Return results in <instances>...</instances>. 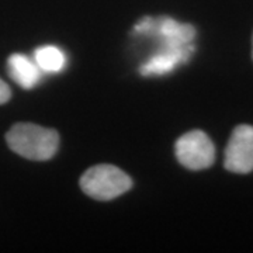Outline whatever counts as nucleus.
Listing matches in <instances>:
<instances>
[{
    "instance_id": "f257e3e1",
    "label": "nucleus",
    "mask_w": 253,
    "mask_h": 253,
    "mask_svg": "<svg viewBox=\"0 0 253 253\" xmlns=\"http://www.w3.org/2000/svg\"><path fill=\"white\" fill-rule=\"evenodd\" d=\"M6 141L11 151L31 161L51 159L59 146V135L55 129L31 123H18L11 126Z\"/></svg>"
},
{
    "instance_id": "f03ea898",
    "label": "nucleus",
    "mask_w": 253,
    "mask_h": 253,
    "mask_svg": "<svg viewBox=\"0 0 253 253\" xmlns=\"http://www.w3.org/2000/svg\"><path fill=\"white\" fill-rule=\"evenodd\" d=\"M132 180L121 169L111 165H97L86 170L81 179L82 190L91 199L109 201L131 189Z\"/></svg>"
},
{
    "instance_id": "7ed1b4c3",
    "label": "nucleus",
    "mask_w": 253,
    "mask_h": 253,
    "mask_svg": "<svg viewBox=\"0 0 253 253\" xmlns=\"http://www.w3.org/2000/svg\"><path fill=\"white\" fill-rule=\"evenodd\" d=\"M177 161L187 169L201 170L210 168L215 159V148L206 132L194 129L181 135L176 142Z\"/></svg>"
},
{
    "instance_id": "20e7f679",
    "label": "nucleus",
    "mask_w": 253,
    "mask_h": 253,
    "mask_svg": "<svg viewBox=\"0 0 253 253\" xmlns=\"http://www.w3.org/2000/svg\"><path fill=\"white\" fill-rule=\"evenodd\" d=\"M225 169L245 174L253 170V126H238L234 129L225 151Z\"/></svg>"
},
{
    "instance_id": "39448f33",
    "label": "nucleus",
    "mask_w": 253,
    "mask_h": 253,
    "mask_svg": "<svg viewBox=\"0 0 253 253\" xmlns=\"http://www.w3.org/2000/svg\"><path fill=\"white\" fill-rule=\"evenodd\" d=\"M193 45L184 48H165L161 54L152 56L141 68V72L145 76L148 75H165L173 71L179 63L186 62L193 52Z\"/></svg>"
},
{
    "instance_id": "423d86ee",
    "label": "nucleus",
    "mask_w": 253,
    "mask_h": 253,
    "mask_svg": "<svg viewBox=\"0 0 253 253\" xmlns=\"http://www.w3.org/2000/svg\"><path fill=\"white\" fill-rule=\"evenodd\" d=\"M7 68L11 79L23 89H33L41 79V69L34 59L26 55L13 54L7 61Z\"/></svg>"
},
{
    "instance_id": "0eeeda50",
    "label": "nucleus",
    "mask_w": 253,
    "mask_h": 253,
    "mask_svg": "<svg viewBox=\"0 0 253 253\" xmlns=\"http://www.w3.org/2000/svg\"><path fill=\"white\" fill-rule=\"evenodd\" d=\"M156 30L159 36L165 40L166 48H184L191 45L194 40L196 30L190 24H180L176 20L169 17H163L156 24Z\"/></svg>"
},
{
    "instance_id": "6e6552de",
    "label": "nucleus",
    "mask_w": 253,
    "mask_h": 253,
    "mask_svg": "<svg viewBox=\"0 0 253 253\" xmlns=\"http://www.w3.org/2000/svg\"><path fill=\"white\" fill-rule=\"evenodd\" d=\"M34 61L42 72L56 73L61 72L65 68L66 56L62 49H59L58 46L45 45L37 49L34 54Z\"/></svg>"
},
{
    "instance_id": "1a4fd4ad",
    "label": "nucleus",
    "mask_w": 253,
    "mask_h": 253,
    "mask_svg": "<svg viewBox=\"0 0 253 253\" xmlns=\"http://www.w3.org/2000/svg\"><path fill=\"white\" fill-rule=\"evenodd\" d=\"M155 26V20L151 17H145L142 18L138 24L135 26V31L139 33V34H145V33H149L154 30Z\"/></svg>"
},
{
    "instance_id": "9d476101",
    "label": "nucleus",
    "mask_w": 253,
    "mask_h": 253,
    "mask_svg": "<svg viewBox=\"0 0 253 253\" xmlns=\"http://www.w3.org/2000/svg\"><path fill=\"white\" fill-rule=\"evenodd\" d=\"M10 96H11L10 87L6 84V82L3 81V79H0V104L7 103L10 100Z\"/></svg>"
},
{
    "instance_id": "9b49d317",
    "label": "nucleus",
    "mask_w": 253,
    "mask_h": 253,
    "mask_svg": "<svg viewBox=\"0 0 253 253\" xmlns=\"http://www.w3.org/2000/svg\"><path fill=\"white\" fill-rule=\"evenodd\" d=\"M252 54H253V51H252Z\"/></svg>"
}]
</instances>
